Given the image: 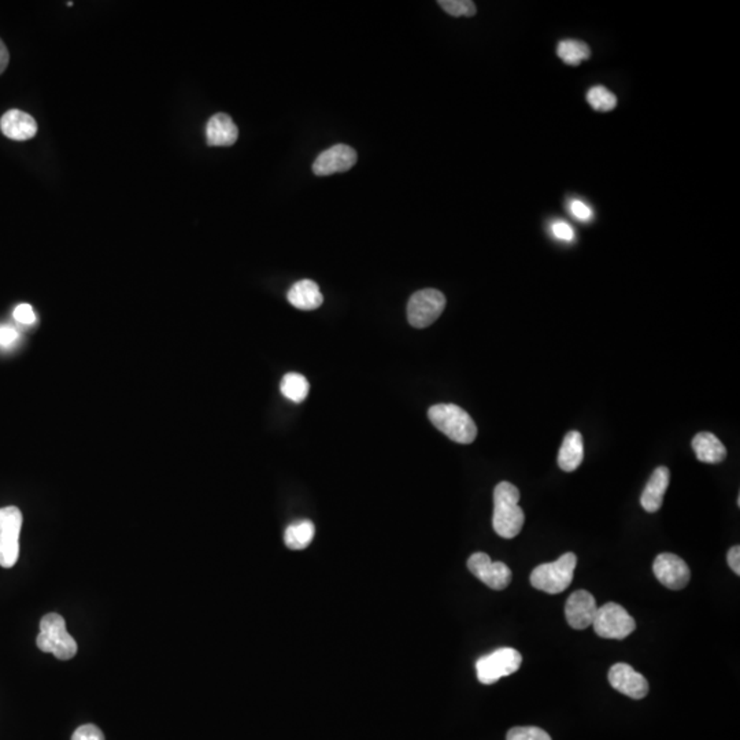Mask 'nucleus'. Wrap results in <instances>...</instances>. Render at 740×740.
<instances>
[{
    "instance_id": "nucleus-1",
    "label": "nucleus",
    "mask_w": 740,
    "mask_h": 740,
    "mask_svg": "<svg viewBox=\"0 0 740 740\" xmlns=\"http://www.w3.org/2000/svg\"><path fill=\"white\" fill-rule=\"evenodd\" d=\"M519 491L509 481H502L494 490V531L503 539H513L523 529L526 514L519 506Z\"/></svg>"
},
{
    "instance_id": "nucleus-2",
    "label": "nucleus",
    "mask_w": 740,
    "mask_h": 740,
    "mask_svg": "<svg viewBox=\"0 0 740 740\" xmlns=\"http://www.w3.org/2000/svg\"><path fill=\"white\" fill-rule=\"evenodd\" d=\"M433 427L445 433L448 439L460 445H471L478 436V427L462 407L453 403H440L428 410Z\"/></svg>"
},
{
    "instance_id": "nucleus-3",
    "label": "nucleus",
    "mask_w": 740,
    "mask_h": 740,
    "mask_svg": "<svg viewBox=\"0 0 740 740\" xmlns=\"http://www.w3.org/2000/svg\"><path fill=\"white\" fill-rule=\"evenodd\" d=\"M36 645L40 650L54 654L60 661L72 660L77 654V643L66 630L65 618L57 613H48L40 621Z\"/></svg>"
},
{
    "instance_id": "nucleus-4",
    "label": "nucleus",
    "mask_w": 740,
    "mask_h": 740,
    "mask_svg": "<svg viewBox=\"0 0 740 740\" xmlns=\"http://www.w3.org/2000/svg\"><path fill=\"white\" fill-rule=\"evenodd\" d=\"M576 565L577 557L574 552H567L550 564L539 565L532 570V587L551 595L564 592L572 584Z\"/></svg>"
},
{
    "instance_id": "nucleus-5",
    "label": "nucleus",
    "mask_w": 740,
    "mask_h": 740,
    "mask_svg": "<svg viewBox=\"0 0 740 740\" xmlns=\"http://www.w3.org/2000/svg\"><path fill=\"white\" fill-rule=\"evenodd\" d=\"M523 664V656L516 648H498L494 653L484 656L476 663V672L480 683H496L502 678L513 675Z\"/></svg>"
},
{
    "instance_id": "nucleus-6",
    "label": "nucleus",
    "mask_w": 740,
    "mask_h": 740,
    "mask_svg": "<svg viewBox=\"0 0 740 740\" xmlns=\"http://www.w3.org/2000/svg\"><path fill=\"white\" fill-rule=\"evenodd\" d=\"M592 627L600 638L623 640L636 630V621L621 605L609 602L598 607Z\"/></svg>"
},
{
    "instance_id": "nucleus-7",
    "label": "nucleus",
    "mask_w": 740,
    "mask_h": 740,
    "mask_svg": "<svg viewBox=\"0 0 740 740\" xmlns=\"http://www.w3.org/2000/svg\"><path fill=\"white\" fill-rule=\"evenodd\" d=\"M22 513L15 506L0 509V567H14L20 557Z\"/></svg>"
},
{
    "instance_id": "nucleus-8",
    "label": "nucleus",
    "mask_w": 740,
    "mask_h": 740,
    "mask_svg": "<svg viewBox=\"0 0 740 740\" xmlns=\"http://www.w3.org/2000/svg\"><path fill=\"white\" fill-rule=\"evenodd\" d=\"M445 308L446 296L440 291L433 288L417 291L407 303V319L414 328H427L442 316Z\"/></svg>"
},
{
    "instance_id": "nucleus-9",
    "label": "nucleus",
    "mask_w": 740,
    "mask_h": 740,
    "mask_svg": "<svg viewBox=\"0 0 740 740\" xmlns=\"http://www.w3.org/2000/svg\"><path fill=\"white\" fill-rule=\"evenodd\" d=\"M468 567L480 582L495 591H502L508 587L513 579L511 570L503 562L491 561L490 555L486 552H476L468 559Z\"/></svg>"
},
{
    "instance_id": "nucleus-10",
    "label": "nucleus",
    "mask_w": 740,
    "mask_h": 740,
    "mask_svg": "<svg viewBox=\"0 0 740 740\" xmlns=\"http://www.w3.org/2000/svg\"><path fill=\"white\" fill-rule=\"evenodd\" d=\"M653 570L658 582L673 591L683 590L691 579V570L686 561L671 552L658 555L654 561Z\"/></svg>"
},
{
    "instance_id": "nucleus-11",
    "label": "nucleus",
    "mask_w": 740,
    "mask_h": 740,
    "mask_svg": "<svg viewBox=\"0 0 740 740\" xmlns=\"http://www.w3.org/2000/svg\"><path fill=\"white\" fill-rule=\"evenodd\" d=\"M356 149L346 144H336L317 157L313 164L316 176H331L350 171L357 164Z\"/></svg>"
},
{
    "instance_id": "nucleus-12",
    "label": "nucleus",
    "mask_w": 740,
    "mask_h": 740,
    "mask_svg": "<svg viewBox=\"0 0 740 740\" xmlns=\"http://www.w3.org/2000/svg\"><path fill=\"white\" fill-rule=\"evenodd\" d=\"M609 683L618 693L632 699H643L648 694V679L627 664H615L610 668Z\"/></svg>"
},
{
    "instance_id": "nucleus-13",
    "label": "nucleus",
    "mask_w": 740,
    "mask_h": 740,
    "mask_svg": "<svg viewBox=\"0 0 740 740\" xmlns=\"http://www.w3.org/2000/svg\"><path fill=\"white\" fill-rule=\"evenodd\" d=\"M597 610V602L592 594L585 590H577L567 598L565 607L567 624L575 630H585L592 625Z\"/></svg>"
},
{
    "instance_id": "nucleus-14",
    "label": "nucleus",
    "mask_w": 740,
    "mask_h": 740,
    "mask_svg": "<svg viewBox=\"0 0 740 740\" xmlns=\"http://www.w3.org/2000/svg\"><path fill=\"white\" fill-rule=\"evenodd\" d=\"M0 131L12 141H29L37 133V124L29 114L14 109L0 118Z\"/></svg>"
},
{
    "instance_id": "nucleus-15",
    "label": "nucleus",
    "mask_w": 740,
    "mask_h": 740,
    "mask_svg": "<svg viewBox=\"0 0 740 740\" xmlns=\"http://www.w3.org/2000/svg\"><path fill=\"white\" fill-rule=\"evenodd\" d=\"M669 481H671L669 469L665 466H658L651 475L648 483L646 484L645 490L640 496V504L646 511L656 513L663 508L664 496L668 490Z\"/></svg>"
},
{
    "instance_id": "nucleus-16",
    "label": "nucleus",
    "mask_w": 740,
    "mask_h": 740,
    "mask_svg": "<svg viewBox=\"0 0 740 740\" xmlns=\"http://www.w3.org/2000/svg\"><path fill=\"white\" fill-rule=\"evenodd\" d=\"M239 129L230 116L225 113L214 114L206 126L207 144L212 147H229L237 143Z\"/></svg>"
},
{
    "instance_id": "nucleus-17",
    "label": "nucleus",
    "mask_w": 740,
    "mask_h": 740,
    "mask_svg": "<svg viewBox=\"0 0 740 740\" xmlns=\"http://www.w3.org/2000/svg\"><path fill=\"white\" fill-rule=\"evenodd\" d=\"M288 302L299 310H316L323 305V294L319 291L318 284L313 280H301L294 284L288 291Z\"/></svg>"
},
{
    "instance_id": "nucleus-18",
    "label": "nucleus",
    "mask_w": 740,
    "mask_h": 740,
    "mask_svg": "<svg viewBox=\"0 0 740 740\" xmlns=\"http://www.w3.org/2000/svg\"><path fill=\"white\" fill-rule=\"evenodd\" d=\"M584 460V443L582 433L570 430L565 436L559 453V465L564 472H575Z\"/></svg>"
},
{
    "instance_id": "nucleus-19",
    "label": "nucleus",
    "mask_w": 740,
    "mask_h": 740,
    "mask_svg": "<svg viewBox=\"0 0 740 740\" xmlns=\"http://www.w3.org/2000/svg\"><path fill=\"white\" fill-rule=\"evenodd\" d=\"M693 450L696 458L704 463H720L726 460L727 448L721 440L711 432H699L693 439Z\"/></svg>"
},
{
    "instance_id": "nucleus-20",
    "label": "nucleus",
    "mask_w": 740,
    "mask_h": 740,
    "mask_svg": "<svg viewBox=\"0 0 740 740\" xmlns=\"http://www.w3.org/2000/svg\"><path fill=\"white\" fill-rule=\"evenodd\" d=\"M313 523L309 519H303L299 523L291 524L286 534H284V542L287 544L288 549L291 550H303L311 543L314 537Z\"/></svg>"
},
{
    "instance_id": "nucleus-21",
    "label": "nucleus",
    "mask_w": 740,
    "mask_h": 740,
    "mask_svg": "<svg viewBox=\"0 0 740 740\" xmlns=\"http://www.w3.org/2000/svg\"><path fill=\"white\" fill-rule=\"evenodd\" d=\"M557 55L567 65L577 66L591 57V50L580 40L567 39L559 43Z\"/></svg>"
},
{
    "instance_id": "nucleus-22",
    "label": "nucleus",
    "mask_w": 740,
    "mask_h": 740,
    "mask_svg": "<svg viewBox=\"0 0 740 740\" xmlns=\"http://www.w3.org/2000/svg\"><path fill=\"white\" fill-rule=\"evenodd\" d=\"M280 390L281 394L291 402L301 403L308 398L310 385L305 376L299 374H287L281 380Z\"/></svg>"
},
{
    "instance_id": "nucleus-23",
    "label": "nucleus",
    "mask_w": 740,
    "mask_h": 740,
    "mask_svg": "<svg viewBox=\"0 0 740 740\" xmlns=\"http://www.w3.org/2000/svg\"><path fill=\"white\" fill-rule=\"evenodd\" d=\"M587 102L594 110L607 113V111L615 110V106H617V98L607 88L603 87V85H597V87H592L591 90L588 91Z\"/></svg>"
},
{
    "instance_id": "nucleus-24",
    "label": "nucleus",
    "mask_w": 740,
    "mask_h": 740,
    "mask_svg": "<svg viewBox=\"0 0 740 740\" xmlns=\"http://www.w3.org/2000/svg\"><path fill=\"white\" fill-rule=\"evenodd\" d=\"M438 4L453 17H473L476 14V4L472 0H439Z\"/></svg>"
},
{
    "instance_id": "nucleus-25",
    "label": "nucleus",
    "mask_w": 740,
    "mask_h": 740,
    "mask_svg": "<svg viewBox=\"0 0 740 740\" xmlns=\"http://www.w3.org/2000/svg\"><path fill=\"white\" fill-rule=\"evenodd\" d=\"M506 740H551V736L539 727H516L508 732Z\"/></svg>"
},
{
    "instance_id": "nucleus-26",
    "label": "nucleus",
    "mask_w": 740,
    "mask_h": 740,
    "mask_svg": "<svg viewBox=\"0 0 740 740\" xmlns=\"http://www.w3.org/2000/svg\"><path fill=\"white\" fill-rule=\"evenodd\" d=\"M72 740H105V735L93 724L80 727L73 734Z\"/></svg>"
},
{
    "instance_id": "nucleus-27",
    "label": "nucleus",
    "mask_w": 740,
    "mask_h": 740,
    "mask_svg": "<svg viewBox=\"0 0 740 740\" xmlns=\"http://www.w3.org/2000/svg\"><path fill=\"white\" fill-rule=\"evenodd\" d=\"M569 210L579 221L590 222L594 217L591 207L587 206L582 200L574 199L570 202Z\"/></svg>"
},
{
    "instance_id": "nucleus-28",
    "label": "nucleus",
    "mask_w": 740,
    "mask_h": 740,
    "mask_svg": "<svg viewBox=\"0 0 740 740\" xmlns=\"http://www.w3.org/2000/svg\"><path fill=\"white\" fill-rule=\"evenodd\" d=\"M14 318L15 321H19L20 324H24V326H32V324L36 323V314L33 311L32 306L28 305V303H22V305L15 308Z\"/></svg>"
},
{
    "instance_id": "nucleus-29",
    "label": "nucleus",
    "mask_w": 740,
    "mask_h": 740,
    "mask_svg": "<svg viewBox=\"0 0 740 740\" xmlns=\"http://www.w3.org/2000/svg\"><path fill=\"white\" fill-rule=\"evenodd\" d=\"M551 232L557 239L564 240V242H572L575 239L574 228L565 221L552 222Z\"/></svg>"
},
{
    "instance_id": "nucleus-30",
    "label": "nucleus",
    "mask_w": 740,
    "mask_h": 740,
    "mask_svg": "<svg viewBox=\"0 0 740 740\" xmlns=\"http://www.w3.org/2000/svg\"><path fill=\"white\" fill-rule=\"evenodd\" d=\"M19 339V332L12 326H0V346L10 347Z\"/></svg>"
},
{
    "instance_id": "nucleus-31",
    "label": "nucleus",
    "mask_w": 740,
    "mask_h": 740,
    "mask_svg": "<svg viewBox=\"0 0 740 740\" xmlns=\"http://www.w3.org/2000/svg\"><path fill=\"white\" fill-rule=\"evenodd\" d=\"M727 561H728L729 567L732 572L739 576L740 575V547L734 546L729 549L728 555H727Z\"/></svg>"
},
{
    "instance_id": "nucleus-32",
    "label": "nucleus",
    "mask_w": 740,
    "mask_h": 740,
    "mask_svg": "<svg viewBox=\"0 0 740 740\" xmlns=\"http://www.w3.org/2000/svg\"><path fill=\"white\" fill-rule=\"evenodd\" d=\"M9 60L10 55L9 52H7L6 45L0 40V75L6 70L7 65H9Z\"/></svg>"
}]
</instances>
